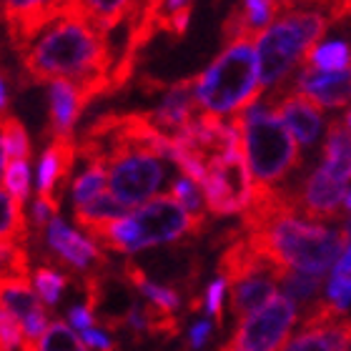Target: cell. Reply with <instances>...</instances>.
Returning <instances> with one entry per match:
<instances>
[{"instance_id":"cell-13","label":"cell","mask_w":351,"mask_h":351,"mask_svg":"<svg viewBox=\"0 0 351 351\" xmlns=\"http://www.w3.org/2000/svg\"><path fill=\"white\" fill-rule=\"evenodd\" d=\"M284 8L286 3H261V0H249V3L234 5L221 28L223 43H254L274 25L276 18H281Z\"/></svg>"},{"instance_id":"cell-40","label":"cell","mask_w":351,"mask_h":351,"mask_svg":"<svg viewBox=\"0 0 351 351\" xmlns=\"http://www.w3.org/2000/svg\"><path fill=\"white\" fill-rule=\"evenodd\" d=\"M83 341H86L88 349H93V351H121L118 349V344H113L103 331L98 329H90L83 334Z\"/></svg>"},{"instance_id":"cell-4","label":"cell","mask_w":351,"mask_h":351,"mask_svg":"<svg viewBox=\"0 0 351 351\" xmlns=\"http://www.w3.org/2000/svg\"><path fill=\"white\" fill-rule=\"evenodd\" d=\"M258 58L251 43L226 45L219 58L198 75V101L216 118L239 116L261 98Z\"/></svg>"},{"instance_id":"cell-9","label":"cell","mask_w":351,"mask_h":351,"mask_svg":"<svg viewBox=\"0 0 351 351\" xmlns=\"http://www.w3.org/2000/svg\"><path fill=\"white\" fill-rule=\"evenodd\" d=\"M351 316L331 301H316L306 308L304 326L284 351H349Z\"/></svg>"},{"instance_id":"cell-15","label":"cell","mask_w":351,"mask_h":351,"mask_svg":"<svg viewBox=\"0 0 351 351\" xmlns=\"http://www.w3.org/2000/svg\"><path fill=\"white\" fill-rule=\"evenodd\" d=\"M78 154V146L73 143V136H58L45 148L38 169V198H45L51 204L60 206V193L66 191L71 173H73V161Z\"/></svg>"},{"instance_id":"cell-46","label":"cell","mask_w":351,"mask_h":351,"mask_svg":"<svg viewBox=\"0 0 351 351\" xmlns=\"http://www.w3.org/2000/svg\"><path fill=\"white\" fill-rule=\"evenodd\" d=\"M346 15L351 18V3H346Z\"/></svg>"},{"instance_id":"cell-38","label":"cell","mask_w":351,"mask_h":351,"mask_svg":"<svg viewBox=\"0 0 351 351\" xmlns=\"http://www.w3.org/2000/svg\"><path fill=\"white\" fill-rule=\"evenodd\" d=\"M226 281L223 278H216L213 284H208L206 289V296H204V306L206 311L216 319L219 326H223V293H226Z\"/></svg>"},{"instance_id":"cell-22","label":"cell","mask_w":351,"mask_h":351,"mask_svg":"<svg viewBox=\"0 0 351 351\" xmlns=\"http://www.w3.org/2000/svg\"><path fill=\"white\" fill-rule=\"evenodd\" d=\"M331 178L346 183L351 181V133L346 128L344 118L331 121L326 128V141H324V166Z\"/></svg>"},{"instance_id":"cell-24","label":"cell","mask_w":351,"mask_h":351,"mask_svg":"<svg viewBox=\"0 0 351 351\" xmlns=\"http://www.w3.org/2000/svg\"><path fill=\"white\" fill-rule=\"evenodd\" d=\"M304 66L319 73H346L351 71V45L346 40H326L308 53Z\"/></svg>"},{"instance_id":"cell-27","label":"cell","mask_w":351,"mask_h":351,"mask_svg":"<svg viewBox=\"0 0 351 351\" xmlns=\"http://www.w3.org/2000/svg\"><path fill=\"white\" fill-rule=\"evenodd\" d=\"M128 206H123L113 193H101L93 201H88L83 206H75V223L81 228L90 226V223H101V221H116V219H128Z\"/></svg>"},{"instance_id":"cell-14","label":"cell","mask_w":351,"mask_h":351,"mask_svg":"<svg viewBox=\"0 0 351 351\" xmlns=\"http://www.w3.org/2000/svg\"><path fill=\"white\" fill-rule=\"evenodd\" d=\"M266 106L284 121V125L293 133V138L301 146H314L324 128V110L314 101L299 95L296 90H286L278 98H269Z\"/></svg>"},{"instance_id":"cell-28","label":"cell","mask_w":351,"mask_h":351,"mask_svg":"<svg viewBox=\"0 0 351 351\" xmlns=\"http://www.w3.org/2000/svg\"><path fill=\"white\" fill-rule=\"evenodd\" d=\"M21 351H88V349L83 346L81 339L75 337V331L68 329V324L53 322L48 326V331L38 341L25 339Z\"/></svg>"},{"instance_id":"cell-43","label":"cell","mask_w":351,"mask_h":351,"mask_svg":"<svg viewBox=\"0 0 351 351\" xmlns=\"http://www.w3.org/2000/svg\"><path fill=\"white\" fill-rule=\"evenodd\" d=\"M337 269H341V271H346L351 276V243L346 246V251H344V256H341V261H339V266Z\"/></svg>"},{"instance_id":"cell-5","label":"cell","mask_w":351,"mask_h":351,"mask_svg":"<svg viewBox=\"0 0 351 351\" xmlns=\"http://www.w3.org/2000/svg\"><path fill=\"white\" fill-rule=\"evenodd\" d=\"M206 208L211 216H231V213H246L254 201V176L249 161L241 148H234L231 154L221 156L219 161L208 166L204 181Z\"/></svg>"},{"instance_id":"cell-36","label":"cell","mask_w":351,"mask_h":351,"mask_svg":"<svg viewBox=\"0 0 351 351\" xmlns=\"http://www.w3.org/2000/svg\"><path fill=\"white\" fill-rule=\"evenodd\" d=\"M326 296H329V301L334 304V306L339 308H349L351 304V276L346 274V271L341 269H334V274H331L329 278V286H326Z\"/></svg>"},{"instance_id":"cell-11","label":"cell","mask_w":351,"mask_h":351,"mask_svg":"<svg viewBox=\"0 0 351 351\" xmlns=\"http://www.w3.org/2000/svg\"><path fill=\"white\" fill-rule=\"evenodd\" d=\"M289 198L299 219L322 226L324 221H337L344 216L341 204H346V189L324 169H316L301 183L299 191H289Z\"/></svg>"},{"instance_id":"cell-42","label":"cell","mask_w":351,"mask_h":351,"mask_svg":"<svg viewBox=\"0 0 351 351\" xmlns=\"http://www.w3.org/2000/svg\"><path fill=\"white\" fill-rule=\"evenodd\" d=\"M0 98H3V116H8V101H10V88H8V71H3V86H0Z\"/></svg>"},{"instance_id":"cell-21","label":"cell","mask_w":351,"mask_h":351,"mask_svg":"<svg viewBox=\"0 0 351 351\" xmlns=\"http://www.w3.org/2000/svg\"><path fill=\"white\" fill-rule=\"evenodd\" d=\"M136 334V339L143 337H176L181 331V322L176 319V314L171 311H163L161 306L151 304L148 299L141 296L136 301V306L131 311V319H128V326Z\"/></svg>"},{"instance_id":"cell-8","label":"cell","mask_w":351,"mask_h":351,"mask_svg":"<svg viewBox=\"0 0 351 351\" xmlns=\"http://www.w3.org/2000/svg\"><path fill=\"white\" fill-rule=\"evenodd\" d=\"M163 158L151 154H123L106 166L110 193L128 208L146 206L163 181Z\"/></svg>"},{"instance_id":"cell-2","label":"cell","mask_w":351,"mask_h":351,"mask_svg":"<svg viewBox=\"0 0 351 351\" xmlns=\"http://www.w3.org/2000/svg\"><path fill=\"white\" fill-rule=\"evenodd\" d=\"M331 25V3L322 8H299L286 3L284 13L256 43L261 93L269 98L284 95V81L291 75L299 60L319 45V38Z\"/></svg>"},{"instance_id":"cell-10","label":"cell","mask_w":351,"mask_h":351,"mask_svg":"<svg viewBox=\"0 0 351 351\" xmlns=\"http://www.w3.org/2000/svg\"><path fill=\"white\" fill-rule=\"evenodd\" d=\"M83 289H86V306L93 311L95 322L101 326L113 331L128 326L131 311L138 299H133V286L125 281L123 274L121 276L108 271L88 274Z\"/></svg>"},{"instance_id":"cell-17","label":"cell","mask_w":351,"mask_h":351,"mask_svg":"<svg viewBox=\"0 0 351 351\" xmlns=\"http://www.w3.org/2000/svg\"><path fill=\"white\" fill-rule=\"evenodd\" d=\"M293 90L319 108H344L351 103V71L346 73H319L304 68L296 78Z\"/></svg>"},{"instance_id":"cell-6","label":"cell","mask_w":351,"mask_h":351,"mask_svg":"<svg viewBox=\"0 0 351 351\" xmlns=\"http://www.w3.org/2000/svg\"><path fill=\"white\" fill-rule=\"evenodd\" d=\"M299 319V308L291 299L276 296L258 314L243 319L236 326L234 337L219 351H281L286 339Z\"/></svg>"},{"instance_id":"cell-31","label":"cell","mask_w":351,"mask_h":351,"mask_svg":"<svg viewBox=\"0 0 351 351\" xmlns=\"http://www.w3.org/2000/svg\"><path fill=\"white\" fill-rule=\"evenodd\" d=\"M204 189H198V183L189 176H178L173 183H171V196L178 201V204L186 208V211L198 221H208V208H206V198L201 193Z\"/></svg>"},{"instance_id":"cell-18","label":"cell","mask_w":351,"mask_h":351,"mask_svg":"<svg viewBox=\"0 0 351 351\" xmlns=\"http://www.w3.org/2000/svg\"><path fill=\"white\" fill-rule=\"evenodd\" d=\"M88 98L81 88L71 81H56L51 86V131L53 136H71L75 121L81 118Z\"/></svg>"},{"instance_id":"cell-41","label":"cell","mask_w":351,"mask_h":351,"mask_svg":"<svg viewBox=\"0 0 351 351\" xmlns=\"http://www.w3.org/2000/svg\"><path fill=\"white\" fill-rule=\"evenodd\" d=\"M211 329H213V326L208 322H198L189 334V346H191V349H201V346L208 341V337H211Z\"/></svg>"},{"instance_id":"cell-20","label":"cell","mask_w":351,"mask_h":351,"mask_svg":"<svg viewBox=\"0 0 351 351\" xmlns=\"http://www.w3.org/2000/svg\"><path fill=\"white\" fill-rule=\"evenodd\" d=\"M148 269H141L146 271V276H158L161 281H169V286L173 289L176 286H191L196 281L198 271H201V258L189 251L186 246H178V249L169 251L166 256L161 258H148L146 261Z\"/></svg>"},{"instance_id":"cell-29","label":"cell","mask_w":351,"mask_h":351,"mask_svg":"<svg viewBox=\"0 0 351 351\" xmlns=\"http://www.w3.org/2000/svg\"><path fill=\"white\" fill-rule=\"evenodd\" d=\"M286 291V299H291L293 304H304L308 308V304L314 306L319 293L324 289V276L316 274H304V271H289L281 281Z\"/></svg>"},{"instance_id":"cell-30","label":"cell","mask_w":351,"mask_h":351,"mask_svg":"<svg viewBox=\"0 0 351 351\" xmlns=\"http://www.w3.org/2000/svg\"><path fill=\"white\" fill-rule=\"evenodd\" d=\"M154 13L156 21H158V30L169 33V36H173L178 40L189 30L193 3H154Z\"/></svg>"},{"instance_id":"cell-39","label":"cell","mask_w":351,"mask_h":351,"mask_svg":"<svg viewBox=\"0 0 351 351\" xmlns=\"http://www.w3.org/2000/svg\"><path fill=\"white\" fill-rule=\"evenodd\" d=\"M68 319H71V326H73V329H78L81 334H86V331L93 329V322H95L93 311H90L86 304H83V306L71 308V316H68Z\"/></svg>"},{"instance_id":"cell-44","label":"cell","mask_w":351,"mask_h":351,"mask_svg":"<svg viewBox=\"0 0 351 351\" xmlns=\"http://www.w3.org/2000/svg\"><path fill=\"white\" fill-rule=\"evenodd\" d=\"M344 236H346V241L351 243V219L346 221V226H344Z\"/></svg>"},{"instance_id":"cell-25","label":"cell","mask_w":351,"mask_h":351,"mask_svg":"<svg viewBox=\"0 0 351 351\" xmlns=\"http://www.w3.org/2000/svg\"><path fill=\"white\" fill-rule=\"evenodd\" d=\"M0 204H3V223H0V239H3V249L10 246H28V219L23 213V206L15 201L5 189L0 193Z\"/></svg>"},{"instance_id":"cell-12","label":"cell","mask_w":351,"mask_h":351,"mask_svg":"<svg viewBox=\"0 0 351 351\" xmlns=\"http://www.w3.org/2000/svg\"><path fill=\"white\" fill-rule=\"evenodd\" d=\"M68 15V3H3V21H5L8 40L18 56L28 53L30 40L43 28H53Z\"/></svg>"},{"instance_id":"cell-1","label":"cell","mask_w":351,"mask_h":351,"mask_svg":"<svg viewBox=\"0 0 351 351\" xmlns=\"http://www.w3.org/2000/svg\"><path fill=\"white\" fill-rule=\"evenodd\" d=\"M116 66L108 36H101L86 21L66 15L28 53L21 56V73L25 83H83L90 78H108Z\"/></svg>"},{"instance_id":"cell-32","label":"cell","mask_w":351,"mask_h":351,"mask_svg":"<svg viewBox=\"0 0 351 351\" xmlns=\"http://www.w3.org/2000/svg\"><path fill=\"white\" fill-rule=\"evenodd\" d=\"M106 183H108V171L101 166H88L86 173L73 183V206H83L106 193Z\"/></svg>"},{"instance_id":"cell-16","label":"cell","mask_w":351,"mask_h":351,"mask_svg":"<svg viewBox=\"0 0 351 351\" xmlns=\"http://www.w3.org/2000/svg\"><path fill=\"white\" fill-rule=\"evenodd\" d=\"M48 246L63 261V266H73L75 271H86V276L88 274H95L93 266L106 269L103 251L95 243L88 241L86 236H81L73 228H68L60 219H56L48 226Z\"/></svg>"},{"instance_id":"cell-37","label":"cell","mask_w":351,"mask_h":351,"mask_svg":"<svg viewBox=\"0 0 351 351\" xmlns=\"http://www.w3.org/2000/svg\"><path fill=\"white\" fill-rule=\"evenodd\" d=\"M23 334H25V331H23V324L18 322L10 311L3 308V314H0V346H3V351L23 346V341H25Z\"/></svg>"},{"instance_id":"cell-23","label":"cell","mask_w":351,"mask_h":351,"mask_svg":"<svg viewBox=\"0 0 351 351\" xmlns=\"http://www.w3.org/2000/svg\"><path fill=\"white\" fill-rule=\"evenodd\" d=\"M0 286H3V308L10 311L21 324H25L38 311H43V304L28 278H3Z\"/></svg>"},{"instance_id":"cell-35","label":"cell","mask_w":351,"mask_h":351,"mask_svg":"<svg viewBox=\"0 0 351 351\" xmlns=\"http://www.w3.org/2000/svg\"><path fill=\"white\" fill-rule=\"evenodd\" d=\"M0 254H3V278H28L30 274L28 246L0 249Z\"/></svg>"},{"instance_id":"cell-3","label":"cell","mask_w":351,"mask_h":351,"mask_svg":"<svg viewBox=\"0 0 351 351\" xmlns=\"http://www.w3.org/2000/svg\"><path fill=\"white\" fill-rule=\"evenodd\" d=\"M231 121L241 131L243 154L254 176V196L284 191L281 183L301 163L293 133L269 106H251Z\"/></svg>"},{"instance_id":"cell-26","label":"cell","mask_w":351,"mask_h":351,"mask_svg":"<svg viewBox=\"0 0 351 351\" xmlns=\"http://www.w3.org/2000/svg\"><path fill=\"white\" fill-rule=\"evenodd\" d=\"M0 141H3V171L10 169L13 163L30 161V138L25 125L15 116H3V131H0Z\"/></svg>"},{"instance_id":"cell-34","label":"cell","mask_w":351,"mask_h":351,"mask_svg":"<svg viewBox=\"0 0 351 351\" xmlns=\"http://www.w3.org/2000/svg\"><path fill=\"white\" fill-rule=\"evenodd\" d=\"M3 189L10 193V196L23 206V201L28 198L30 193V169L28 163L21 161V163H13L10 169L3 171Z\"/></svg>"},{"instance_id":"cell-33","label":"cell","mask_w":351,"mask_h":351,"mask_svg":"<svg viewBox=\"0 0 351 351\" xmlns=\"http://www.w3.org/2000/svg\"><path fill=\"white\" fill-rule=\"evenodd\" d=\"M68 286V274L66 271H58L56 266H40L36 271V289L40 293L43 304L48 306H56L60 299L63 289Z\"/></svg>"},{"instance_id":"cell-19","label":"cell","mask_w":351,"mask_h":351,"mask_svg":"<svg viewBox=\"0 0 351 351\" xmlns=\"http://www.w3.org/2000/svg\"><path fill=\"white\" fill-rule=\"evenodd\" d=\"M281 284L276 276L261 274V276H251L246 281H241L239 286L231 289V311L239 319V324L249 316L258 314L266 304L276 299V286Z\"/></svg>"},{"instance_id":"cell-45","label":"cell","mask_w":351,"mask_h":351,"mask_svg":"<svg viewBox=\"0 0 351 351\" xmlns=\"http://www.w3.org/2000/svg\"><path fill=\"white\" fill-rule=\"evenodd\" d=\"M344 123H346V128H349V133H351V108L346 110V116H344Z\"/></svg>"},{"instance_id":"cell-7","label":"cell","mask_w":351,"mask_h":351,"mask_svg":"<svg viewBox=\"0 0 351 351\" xmlns=\"http://www.w3.org/2000/svg\"><path fill=\"white\" fill-rule=\"evenodd\" d=\"M136 236H138V251L146 246H158V243H173L189 236L204 234L208 221L193 219L173 196H158L141 206L131 216Z\"/></svg>"}]
</instances>
